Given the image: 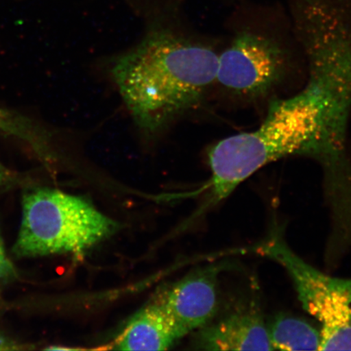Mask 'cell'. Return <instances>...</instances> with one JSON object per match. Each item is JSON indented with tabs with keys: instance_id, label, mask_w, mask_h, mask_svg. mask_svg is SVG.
Here are the masks:
<instances>
[{
	"instance_id": "obj_1",
	"label": "cell",
	"mask_w": 351,
	"mask_h": 351,
	"mask_svg": "<svg viewBox=\"0 0 351 351\" xmlns=\"http://www.w3.org/2000/svg\"><path fill=\"white\" fill-rule=\"evenodd\" d=\"M289 19L306 58V80L273 101L260 126L208 152L210 182L230 195L269 164L304 157L322 169L331 205L351 203V0H291Z\"/></svg>"
},
{
	"instance_id": "obj_2",
	"label": "cell",
	"mask_w": 351,
	"mask_h": 351,
	"mask_svg": "<svg viewBox=\"0 0 351 351\" xmlns=\"http://www.w3.org/2000/svg\"><path fill=\"white\" fill-rule=\"evenodd\" d=\"M219 56L209 43L157 30L118 56L111 74L136 125L155 134L207 98Z\"/></svg>"
},
{
	"instance_id": "obj_3",
	"label": "cell",
	"mask_w": 351,
	"mask_h": 351,
	"mask_svg": "<svg viewBox=\"0 0 351 351\" xmlns=\"http://www.w3.org/2000/svg\"><path fill=\"white\" fill-rule=\"evenodd\" d=\"M245 19L219 52L216 83L228 107L263 115L273 101L304 85L306 58L291 19Z\"/></svg>"
},
{
	"instance_id": "obj_4",
	"label": "cell",
	"mask_w": 351,
	"mask_h": 351,
	"mask_svg": "<svg viewBox=\"0 0 351 351\" xmlns=\"http://www.w3.org/2000/svg\"><path fill=\"white\" fill-rule=\"evenodd\" d=\"M14 252L19 257L69 254L81 257L119 229L116 221L82 196L55 189L28 191Z\"/></svg>"
},
{
	"instance_id": "obj_5",
	"label": "cell",
	"mask_w": 351,
	"mask_h": 351,
	"mask_svg": "<svg viewBox=\"0 0 351 351\" xmlns=\"http://www.w3.org/2000/svg\"><path fill=\"white\" fill-rule=\"evenodd\" d=\"M243 252L269 258L287 271L302 308L320 324L319 350H351V278H336L309 265L289 247L279 229Z\"/></svg>"
},
{
	"instance_id": "obj_6",
	"label": "cell",
	"mask_w": 351,
	"mask_h": 351,
	"mask_svg": "<svg viewBox=\"0 0 351 351\" xmlns=\"http://www.w3.org/2000/svg\"><path fill=\"white\" fill-rule=\"evenodd\" d=\"M197 346L206 350H273L260 300L241 293L201 328Z\"/></svg>"
},
{
	"instance_id": "obj_7",
	"label": "cell",
	"mask_w": 351,
	"mask_h": 351,
	"mask_svg": "<svg viewBox=\"0 0 351 351\" xmlns=\"http://www.w3.org/2000/svg\"><path fill=\"white\" fill-rule=\"evenodd\" d=\"M223 265L197 269L158 293L156 300L182 335L200 330L219 309L218 276Z\"/></svg>"
},
{
	"instance_id": "obj_8",
	"label": "cell",
	"mask_w": 351,
	"mask_h": 351,
	"mask_svg": "<svg viewBox=\"0 0 351 351\" xmlns=\"http://www.w3.org/2000/svg\"><path fill=\"white\" fill-rule=\"evenodd\" d=\"M183 337L163 307L152 300L127 322L110 349L167 350Z\"/></svg>"
},
{
	"instance_id": "obj_9",
	"label": "cell",
	"mask_w": 351,
	"mask_h": 351,
	"mask_svg": "<svg viewBox=\"0 0 351 351\" xmlns=\"http://www.w3.org/2000/svg\"><path fill=\"white\" fill-rule=\"evenodd\" d=\"M267 329L274 350H319L322 345L320 330L304 319L278 315Z\"/></svg>"
},
{
	"instance_id": "obj_10",
	"label": "cell",
	"mask_w": 351,
	"mask_h": 351,
	"mask_svg": "<svg viewBox=\"0 0 351 351\" xmlns=\"http://www.w3.org/2000/svg\"><path fill=\"white\" fill-rule=\"evenodd\" d=\"M0 132L27 144V146L43 156L47 152V139L40 127L20 114L0 107Z\"/></svg>"
},
{
	"instance_id": "obj_11",
	"label": "cell",
	"mask_w": 351,
	"mask_h": 351,
	"mask_svg": "<svg viewBox=\"0 0 351 351\" xmlns=\"http://www.w3.org/2000/svg\"><path fill=\"white\" fill-rule=\"evenodd\" d=\"M15 274L14 267L8 258L1 238H0V284L5 282Z\"/></svg>"
},
{
	"instance_id": "obj_12",
	"label": "cell",
	"mask_w": 351,
	"mask_h": 351,
	"mask_svg": "<svg viewBox=\"0 0 351 351\" xmlns=\"http://www.w3.org/2000/svg\"><path fill=\"white\" fill-rule=\"evenodd\" d=\"M23 349L14 342L0 335V350H16Z\"/></svg>"
},
{
	"instance_id": "obj_13",
	"label": "cell",
	"mask_w": 351,
	"mask_h": 351,
	"mask_svg": "<svg viewBox=\"0 0 351 351\" xmlns=\"http://www.w3.org/2000/svg\"><path fill=\"white\" fill-rule=\"evenodd\" d=\"M11 178L10 172L6 169L1 163H0V186L4 185L8 183Z\"/></svg>"
}]
</instances>
